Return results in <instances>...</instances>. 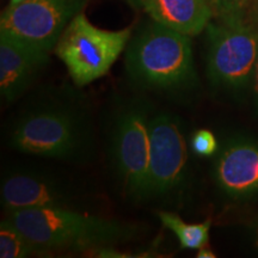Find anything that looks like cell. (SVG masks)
<instances>
[{"mask_svg":"<svg viewBox=\"0 0 258 258\" xmlns=\"http://www.w3.org/2000/svg\"><path fill=\"white\" fill-rule=\"evenodd\" d=\"M8 220L31 241L42 256L56 251H102L137 235L131 224L69 207H42L9 212Z\"/></svg>","mask_w":258,"mask_h":258,"instance_id":"obj_1","label":"cell"},{"mask_svg":"<svg viewBox=\"0 0 258 258\" xmlns=\"http://www.w3.org/2000/svg\"><path fill=\"white\" fill-rule=\"evenodd\" d=\"M125 71L143 88L178 92L198 84L190 36L153 19L127 47Z\"/></svg>","mask_w":258,"mask_h":258,"instance_id":"obj_2","label":"cell"},{"mask_svg":"<svg viewBox=\"0 0 258 258\" xmlns=\"http://www.w3.org/2000/svg\"><path fill=\"white\" fill-rule=\"evenodd\" d=\"M19 152L54 159L80 158L91 146L89 120L70 103H47L30 109L10 135Z\"/></svg>","mask_w":258,"mask_h":258,"instance_id":"obj_3","label":"cell"},{"mask_svg":"<svg viewBox=\"0 0 258 258\" xmlns=\"http://www.w3.org/2000/svg\"><path fill=\"white\" fill-rule=\"evenodd\" d=\"M207 73L213 85L239 91L251 85L258 57V17H219L207 27Z\"/></svg>","mask_w":258,"mask_h":258,"instance_id":"obj_4","label":"cell"},{"mask_svg":"<svg viewBox=\"0 0 258 258\" xmlns=\"http://www.w3.org/2000/svg\"><path fill=\"white\" fill-rule=\"evenodd\" d=\"M132 28L104 30L91 24L80 12L64 29L54 51L67 67L77 86L104 77L125 49Z\"/></svg>","mask_w":258,"mask_h":258,"instance_id":"obj_5","label":"cell"},{"mask_svg":"<svg viewBox=\"0 0 258 258\" xmlns=\"http://www.w3.org/2000/svg\"><path fill=\"white\" fill-rule=\"evenodd\" d=\"M151 111L146 102L135 99L116 112L111 131V158L129 198L148 199Z\"/></svg>","mask_w":258,"mask_h":258,"instance_id":"obj_6","label":"cell"},{"mask_svg":"<svg viewBox=\"0 0 258 258\" xmlns=\"http://www.w3.org/2000/svg\"><path fill=\"white\" fill-rule=\"evenodd\" d=\"M88 0H24L3 12L0 31L48 51Z\"/></svg>","mask_w":258,"mask_h":258,"instance_id":"obj_7","label":"cell"},{"mask_svg":"<svg viewBox=\"0 0 258 258\" xmlns=\"http://www.w3.org/2000/svg\"><path fill=\"white\" fill-rule=\"evenodd\" d=\"M188 172V148L182 128L166 112L152 116L150 125L148 195L164 198L177 191Z\"/></svg>","mask_w":258,"mask_h":258,"instance_id":"obj_8","label":"cell"},{"mask_svg":"<svg viewBox=\"0 0 258 258\" xmlns=\"http://www.w3.org/2000/svg\"><path fill=\"white\" fill-rule=\"evenodd\" d=\"M0 196L8 212L42 207L73 208L77 198L71 186L40 171H17L6 175Z\"/></svg>","mask_w":258,"mask_h":258,"instance_id":"obj_9","label":"cell"},{"mask_svg":"<svg viewBox=\"0 0 258 258\" xmlns=\"http://www.w3.org/2000/svg\"><path fill=\"white\" fill-rule=\"evenodd\" d=\"M43 48L0 31V93L12 103L27 91L49 60Z\"/></svg>","mask_w":258,"mask_h":258,"instance_id":"obj_10","label":"cell"},{"mask_svg":"<svg viewBox=\"0 0 258 258\" xmlns=\"http://www.w3.org/2000/svg\"><path fill=\"white\" fill-rule=\"evenodd\" d=\"M215 179L233 198L258 192V144L244 139L231 141L215 164Z\"/></svg>","mask_w":258,"mask_h":258,"instance_id":"obj_11","label":"cell"},{"mask_svg":"<svg viewBox=\"0 0 258 258\" xmlns=\"http://www.w3.org/2000/svg\"><path fill=\"white\" fill-rule=\"evenodd\" d=\"M144 10L153 21L186 36L201 34L214 17L209 0H145Z\"/></svg>","mask_w":258,"mask_h":258,"instance_id":"obj_12","label":"cell"},{"mask_svg":"<svg viewBox=\"0 0 258 258\" xmlns=\"http://www.w3.org/2000/svg\"><path fill=\"white\" fill-rule=\"evenodd\" d=\"M161 224L176 235L182 249L200 250L207 246L209 240L211 220L201 224H188L171 212L158 213Z\"/></svg>","mask_w":258,"mask_h":258,"instance_id":"obj_13","label":"cell"},{"mask_svg":"<svg viewBox=\"0 0 258 258\" xmlns=\"http://www.w3.org/2000/svg\"><path fill=\"white\" fill-rule=\"evenodd\" d=\"M42 256L37 247L18 230L11 221L5 219L0 224V257L24 258Z\"/></svg>","mask_w":258,"mask_h":258,"instance_id":"obj_14","label":"cell"},{"mask_svg":"<svg viewBox=\"0 0 258 258\" xmlns=\"http://www.w3.org/2000/svg\"><path fill=\"white\" fill-rule=\"evenodd\" d=\"M214 16H249L251 11L257 9L258 0H209Z\"/></svg>","mask_w":258,"mask_h":258,"instance_id":"obj_15","label":"cell"},{"mask_svg":"<svg viewBox=\"0 0 258 258\" xmlns=\"http://www.w3.org/2000/svg\"><path fill=\"white\" fill-rule=\"evenodd\" d=\"M191 148L200 157L213 156L218 148L217 139L212 132L207 129H200L192 135Z\"/></svg>","mask_w":258,"mask_h":258,"instance_id":"obj_16","label":"cell"},{"mask_svg":"<svg viewBox=\"0 0 258 258\" xmlns=\"http://www.w3.org/2000/svg\"><path fill=\"white\" fill-rule=\"evenodd\" d=\"M251 89H252L254 103H256V105L258 108V57L256 61V66H254L252 80H251Z\"/></svg>","mask_w":258,"mask_h":258,"instance_id":"obj_17","label":"cell"},{"mask_svg":"<svg viewBox=\"0 0 258 258\" xmlns=\"http://www.w3.org/2000/svg\"><path fill=\"white\" fill-rule=\"evenodd\" d=\"M198 257L199 258H214L215 257V253L213 252L212 250L207 249V247H202V249L199 250L198 252Z\"/></svg>","mask_w":258,"mask_h":258,"instance_id":"obj_18","label":"cell"},{"mask_svg":"<svg viewBox=\"0 0 258 258\" xmlns=\"http://www.w3.org/2000/svg\"><path fill=\"white\" fill-rule=\"evenodd\" d=\"M127 2L131 4L132 6L137 9H144V4H145V0H127Z\"/></svg>","mask_w":258,"mask_h":258,"instance_id":"obj_19","label":"cell"},{"mask_svg":"<svg viewBox=\"0 0 258 258\" xmlns=\"http://www.w3.org/2000/svg\"><path fill=\"white\" fill-rule=\"evenodd\" d=\"M24 2V0H11V3H10V5H17L19 3Z\"/></svg>","mask_w":258,"mask_h":258,"instance_id":"obj_20","label":"cell"},{"mask_svg":"<svg viewBox=\"0 0 258 258\" xmlns=\"http://www.w3.org/2000/svg\"><path fill=\"white\" fill-rule=\"evenodd\" d=\"M256 10H257V11H256V12H257V14H256V15L258 16V5H257V9H256Z\"/></svg>","mask_w":258,"mask_h":258,"instance_id":"obj_21","label":"cell"},{"mask_svg":"<svg viewBox=\"0 0 258 258\" xmlns=\"http://www.w3.org/2000/svg\"><path fill=\"white\" fill-rule=\"evenodd\" d=\"M257 245H258V241H257Z\"/></svg>","mask_w":258,"mask_h":258,"instance_id":"obj_22","label":"cell"}]
</instances>
